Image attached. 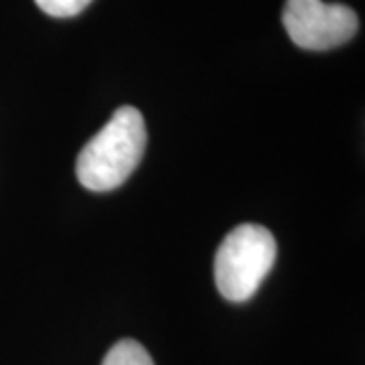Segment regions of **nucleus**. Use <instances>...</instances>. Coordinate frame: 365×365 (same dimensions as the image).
<instances>
[{"label": "nucleus", "instance_id": "1", "mask_svg": "<svg viewBox=\"0 0 365 365\" xmlns=\"http://www.w3.org/2000/svg\"><path fill=\"white\" fill-rule=\"evenodd\" d=\"M146 140L148 134L143 114L132 106L118 108L104 128L90 138L78 155V181L96 193L114 191L128 181L140 165Z\"/></svg>", "mask_w": 365, "mask_h": 365}, {"label": "nucleus", "instance_id": "2", "mask_svg": "<svg viewBox=\"0 0 365 365\" xmlns=\"http://www.w3.org/2000/svg\"><path fill=\"white\" fill-rule=\"evenodd\" d=\"M276 240L258 223H242L223 237L215 254L213 274L223 299L246 302L260 288L276 262Z\"/></svg>", "mask_w": 365, "mask_h": 365}, {"label": "nucleus", "instance_id": "3", "mask_svg": "<svg viewBox=\"0 0 365 365\" xmlns=\"http://www.w3.org/2000/svg\"><path fill=\"white\" fill-rule=\"evenodd\" d=\"M282 25L290 41L307 51H329L351 41L359 29V19L345 4L323 0H287Z\"/></svg>", "mask_w": 365, "mask_h": 365}, {"label": "nucleus", "instance_id": "4", "mask_svg": "<svg viewBox=\"0 0 365 365\" xmlns=\"http://www.w3.org/2000/svg\"><path fill=\"white\" fill-rule=\"evenodd\" d=\"M102 365H155V361L138 341L122 339L106 353Z\"/></svg>", "mask_w": 365, "mask_h": 365}, {"label": "nucleus", "instance_id": "5", "mask_svg": "<svg viewBox=\"0 0 365 365\" xmlns=\"http://www.w3.org/2000/svg\"><path fill=\"white\" fill-rule=\"evenodd\" d=\"M37 6L45 14L55 19H69L76 14L83 13L93 0H35Z\"/></svg>", "mask_w": 365, "mask_h": 365}]
</instances>
